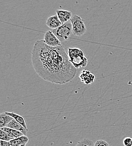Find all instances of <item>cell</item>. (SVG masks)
Returning a JSON list of instances; mask_svg holds the SVG:
<instances>
[{"mask_svg":"<svg viewBox=\"0 0 132 146\" xmlns=\"http://www.w3.org/2000/svg\"><path fill=\"white\" fill-rule=\"evenodd\" d=\"M32 62L38 76L53 84H67L77 74L78 70L72 64L63 46L51 47L43 40H38L34 43Z\"/></svg>","mask_w":132,"mask_h":146,"instance_id":"cell-1","label":"cell"},{"mask_svg":"<svg viewBox=\"0 0 132 146\" xmlns=\"http://www.w3.org/2000/svg\"><path fill=\"white\" fill-rule=\"evenodd\" d=\"M68 54L72 64L76 69L86 68L87 66L88 59L81 48L70 47L68 48Z\"/></svg>","mask_w":132,"mask_h":146,"instance_id":"cell-2","label":"cell"},{"mask_svg":"<svg viewBox=\"0 0 132 146\" xmlns=\"http://www.w3.org/2000/svg\"><path fill=\"white\" fill-rule=\"evenodd\" d=\"M52 32L61 42L68 40L73 33L72 24L70 21L63 24L61 27L52 30Z\"/></svg>","mask_w":132,"mask_h":146,"instance_id":"cell-3","label":"cell"},{"mask_svg":"<svg viewBox=\"0 0 132 146\" xmlns=\"http://www.w3.org/2000/svg\"><path fill=\"white\" fill-rule=\"evenodd\" d=\"M72 24L73 34L76 36H83L87 32V28L85 23L82 18L75 15L70 20Z\"/></svg>","mask_w":132,"mask_h":146,"instance_id":"cell-4","label":"cell"},{"mask_svg":"<svg viewBox=\"0 0 132 146\" xmlns=\"http://www.w3.org/2000/svg\"><path fill=\"white\" fill-rule=\"evenodd\" d=\"M43 41L47 45L51 47H58L62 46L61 41L58 39L52 31H48L45 33Z\"/></svg>","mask_w":132,"mask_h":146,"instance_id":"cell-5","label":"cell"},{"mask_svg":"<svg viewBox=\"0 0 132 146\" xmlns=\"http://www.w3.org/2000/svg\"><path fill=\"white\" fill-rule=\"evenodd\" d=\"M79 78L80 79V81L86 85L92 84L96 79L94 74L87 70H82L79 76Z\"/></svg>","mask_w":132,"mask_h":146,"instance_id":"cell-6","label":"cell"},{"mask_svg":"<svg viewBox=\"0 0 132 146\" xmlns=\"http://www.w3.org/2000/svg\"><path fill=\"white\" fill-rule=\"evenodd\" d=\"M56 15L62 24L70 21L73 17L71 11L64 10H57Z\"/></svg>","mask_w":132,"mask_h":146,"instance_id":"cell-7","label":"cell"},{"mask_svg":"<svg viewBox=\"0 0 132 146\" xmlns=\"http://www.w3.org/2000/svg\"><path fill=\"white\" fill-rule=\"evenodd\" d=\"M46 25L48 28L52 29V30H54L61 27L62 24L61 23L57 15H55L50 17L47 19L46 21Z\"/></svg>","mask_w":132,"mask_h":146,"instance_id":"cell-8","label":"cell"},{"mask_svg":"<svg viewBox=\"0 0 132 146\" xmlns=\"http://www.w3.org/2000/svg\"><path fill=\"white\" fill-rule=\"evenodd\" d=\"M6 127L18 130L19 131L21 132L24 135H27V133L28 131V130L25 128H24L20 124H19L18 122H17L14 119H13L10 123H9Z\"/></svg>","mask_w":132,"mask_h":146,"instance_id":"cell-9","label":"cell"},{"mask_svg":"<svg viewBox=\"0 0 132 146\" xmlns=\"http://www.w3.org/2000/svg\"><path fill=\"white\" fill-rule=\"evenodd\" d=\"M0 130H3L5 133H6L13 139L18 138L20 137H22L24 135L21 132L19 131L18 130L11 129V128H7V127H4V128H1Z\"/></svg>","mask_w":132,"mask_h":146,"instance_id":"cell-10","label":"cell"},{"mask_svg":"<svg viewBox=\"0 0 132 146\" xmlns=\"http://www.w3.org/2000/svg\"><path fill=\"white\" fill-rule=\"evenodd\" d=\"M29 141V138L27 135H23L18 138L11 140L9 142L10 146H18L27 145Z\"/></svg>","mask_w":132,"mask_h":146,"instance_id":"cell-11","label":"cell"},{"mask_svg":"<svg viewBox=\"0 0 132 146\" xmlns=\"http://www.w3.org/2000/svg\"><path fill=\"white\" fill-rule=\"evenodd\" d=\"M5 113L10 116L11 117H12L14 120H15L17 122H18L19 124H20L24 128H25L27 130H28V127L27 125V124H26V121H25V119L24 118L23 116L20 115L19 114H17L14 112H5Z\"/></svg>","mask_w":132,"mask_h":146,"instance_id":"cell-12","label":"cell"},{"mask_svg":"<svg viewBox=\"0 0 132 146\" xmlns=\"http://www.w3.org/2000/svg\"><path fill=\"white\" fill-rule=\"evenodd\" d=\"M14 119L10 116L7 115L5 112L0 115V128L6 127V125L10 123Z\"/></svg>","mask_w":132,"mask_h":146,"instance_id":"cell-13","label":"cell"},{"mask_svg":"<svg viewBox=\"0 0 132 146\" xmlns=\"http://www.w3.org/2000/svg\"><path fill=\"white\" fill-rule=\"evenodd\" d=\"M94 142L90 139H83L80 141L76 146H94Z\"/></svg>","mask_w":132,"mask_h":146,"instance_id":"cell-14","label":"cell"},{"mask_svg":"<svg viewBox=\"0 0 132 146\" xmlns=\"http://www.w3.org/2000/svg\"><path fill=\"white\" fill-rule=\"evenodd\" d=\"M0 139L2 141L6 142H10L13 140V139L6 133L2 130H0Z\"/></svg>","mask_w":132,"mask_h":146,"instance_id":"cell-15","label":"cell"},{"mask_svg":"<svg viewBox=\"0 0 132 146\" xmlns=\"http://www.w3.org/2000/svg\"><path fill=\"white\" fill-rule=\"evenodd\" d=\"M94 146H110V145L106 141L99 139L95 142Z\"/></svg>","mask_w":132,"mask_h":146,"instance_id":"cell-16","label":"cell"},{"mask_svg":"<svg viewBox=\"0 0 132 146\" xmlns=\"http://www.w3.org/2000/svg\"><path fill=\"white\" fill-rule=\"evenodd\" d=\"M123 145L124 146H132V138L131 137H126L123 140Z\"/></svg>","mask_w":132,"mask_h":146,"instance_id":"cell-17","label":"cell"},{"mask_svg":"<svg viewBox=\"0 0 132 146\" xmlns=\"http://www.w3.org/2000/svg\"><path fill=\"white\" fill-rule=\"evenodd\" d=\"M0 146H10L9 145V142H6L4 141L1 140L0 141Z\"/></svg>","mask_w":132,"mask_h":146,"instance_id":"cell-18","label":"cell"},{"mask_svg":"<svg viewBox=\"0 0 132 146\" xmlns=\"http://www.w3.org/2000/svg\"><path fill=\"white\" fill-rule=\"evenodd\" d=\"M27 146V145H20V146Z\"/></svg>","mask_w":132,"mask_h":146,"instance_id":"cell-19","label":"cell"}]
</instances>
